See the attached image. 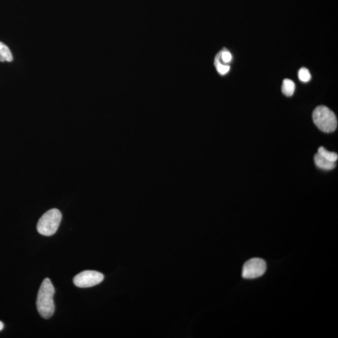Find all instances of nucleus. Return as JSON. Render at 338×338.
I'll return each mask as SVG.
<instances>
[{"label": "nucleus", "mask_w": 338, "mask_h": 338, "mask_svg": "<svg viewBox=\"0 0 338 338\" xmlns=\"http://www.w3.org/2000/svg\"><path fill=\"white\" fill-rule=\"evenodd\" d=\"M266 263L261 258H253L245 262L242 268V277L245 279H255L266 272Z\"/></svg>", "instance_id": "nucleus-5"}, {"label": "nucleus", "mask_w": 338, "mask_h": 338, "mask_svg": "<svg viewBox=\"0 0 338 338\" xmlns=\"http://www.w3.org/2000/svg\"><path fill=\"white\" fill-rule=\"evenodd\" d=\"M318 153L320 154L321 156H323V158L328 159L329 161L336 163V162L337 161L338 156L336 153L329 152V151L327 150L323 147L319 148Z\"/></svg>", "instance_id": "nucleus-9"}, {"label": "nucleus", "mask_w": 338, "mask_h": 338, "mask_svg": "<svg viewBox=\"0 0 338 338\" xmlns=\"http://www.w3.org/2000/svg\"><path fill=\"white\" fill-rule=\"evenodd\" d=\"M104 279V274L96 270H84L75 275L74 285L77 287L86 288L99 285Z\"/></svg>", "instance_id": "nucleus-4"}, {"label": "nucleus", "mask_w": 338, "mask_h": 338, "mask_svg": "<svg viewBox=\"0 0 338 338\" xmlns=\"http://www.w3.org/2000/svg\"><path fill=\"white\" fill-rule=\"evenodd\" d=\"M298 77L299 80L304 83L310 82L311 79H312V75H311L309 70L306 68H302V69L299 70Z\"/></svg>", "instance_id": "nucleus-11"}, {"label": "nucleus", "mask_w": 338, "mask_h": 338, "mask_svg": "<svg viewBox=\"0 0 338 338\" xmlns=\"http://www.w3.org/2000/svg\"><path fill=\"white\" fill-rule=\"evenodd\" d=\"M220 58L224 63L228 64L232 60V55L229 51L224 50L220 52Z\"/></svg>", "instance_id": "nucleus-12"}, {"label": "nucleus", "mask_w": 338, "mask_h": 338, "mask_svg": "<svg viewBox=\"0 0 338 338\" xmlns=\"http://www.w3.org/2000/svg\"><path fill=\"white\" fill-rule=\"evenodd\" d=\"M62 216L60 211L52 209L45 212L37 224V231L45 236H52L57 231L61 223Z\"/></svg>", "instance_id": "nucleus-3"}, {"label": "nucleus", "mask_w": 338, "mask_h": 338, "mask_svg": "<svg viewBox=\"0 0 338 338\" xmlns=\"http://www.w3.org/2000/svg\"><path fill=\"white\" fill-rule=\"evenodd\" d=\"M214 65L219 74L221 75H226L228 74L229 71L230 67L229 66H226V65L221 64V62L220 61V59H219L217 56H216L215 58Z\"/></svg>", "instance_id": "nucleus-10"}, {"label": "nucleus", "mask_w": 338, "mask_h": 338, "mask_svg": "<svg viewBox=\"0 0 338 338\" xmlns=\"http://www.w3.org/2000/svg\"><path fill=\"white\" fill-rule=\"evenodd\" d=\"M296 86L293 81L290 79H285L282 85V91L285 96L291 97L295 91Z\"/></svg>", "instance_id": "nucleus-8"}, {"label": "nucleus", "mask_w": 338, "mask_h": 338, "mask_svg": "<svg viewBox=\"0 0 338 338\" xmlns=\"http://www.w3.org/2000/svg\"><path fill=\"white\" fill-rule=\"evenodd\" d=\"M4 323H3L2 321H0V331H2V330L4 329Z\"/></svg>", "instance_id": "nucleus-13"}, {"label": "nucleus", "mask_w": 338, "mask_h": 338, "mask_svg": "<svg viewBox=\"0 0 338 338\" xmlns=\"http://www.w3.org/2000/svg\"><path fill=\"white\" fill-rule=\"evenodd\" d=\"M55 288L48 278L43 280L40 286L37 300V308L40 316L45 319H49L55 312L53 296Z\"/></svg>", "instance_id": "nucleus-1"}, {"label": "nucleus", "mask_w": 338, "mask_h": 338, "mask_svg": "<svg viewBox=\"0 0 338 338\" xmlns=\"http://www.w3.org/2000/svg\"><path fill=\"white\" fill-rule=\"evenodd\" d=\"M315 162L316 166L321 169L332 170L336 167L335 162L328 161L318 153L315 156Z\"/></svg>", "instance_id": "nucleus-6"}, {"label": "nucleus", "mask_w": 338, "mask_h": 338, "mask_svg": "<svg viewBox=\"0 0 338 338\" xmlns=\"http://www.w3.org/2000/svg\"><path fill=\"white\" fill-rule=\"evenodd\" d=\"M12 60L13 56L9 48L4 43L0 42V62H10Z\"/></svg>", "instance_id": "nucleus-7"}, {"label": "nucleus", "mask_w": 338, "mask_h": 338, "mask_svg": "<svg viewBox=\"0 0 338 338\" xmlns=\"http://www.w3.org/2000/svg\"><path fill=\"white\" fill-rule=\"evenodd\" d=\"M314 123L321 131L331 133L337 128V120L336 115L329 108L321 105L316 107L313 113Z\"/></svg>", "instance_id": "nucleus-2"}]
</instances>
